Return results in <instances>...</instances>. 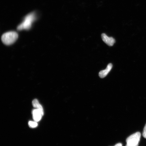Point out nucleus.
Instances as JSON below:
<instances>
[{
  "label": "nucleus",
  "instance_id": "obj_1",
  "mask_svg": "<svg viewBox=\"0 0 146 146\" xmlns=\"http://www.w3.org/2000/svg\"><path fill=\"white\" fill-rule=\"evenodd\" d=\"M36 16L35 14L32 13L29 14L25 17L23 22L17 27V30H29L32 27V23L35 21Z\"/></svg>",
  "mask_w": 146,
  "mask_h": 146
},
{
  "label": "nucleus",
  "instance_id": "obj_2",
  "mask_svg": "<svg viewBox=\"0 0 146 146\" xmlns=\"http://www.w3.org/2000/svg\"><path fill=\"white\" fill-rule=\"evenodd\" d=\"M18 37L17 33L15 32L11 31L5 33L1 36V40L5 44L11 45L17 40Z\"/></svg>",
  "mask_w": 146,
  "mask_h": 146
},
{
  "label": "nucleus",
  "instance_id": "obj_3",
  "mask_svg": "<svg viewBox=\"0 0 146 146\" xmlns=\"http://www.w3.org/2000/svg\"><path fill=\"white\" fill-rule=\"evenodd\" d=\"M141 137L139 132L134 133L127 138L126 146H138Z\"/></svg>",
  "mask_w": 146,
  "mask_h": 146
},
{
  "label": "nucleus",
  "instance_id": "obj_4",
  "mask_svg": "<svg viewBox=\"0 0 146 146\" xmlns=\"http://www.w3.org/2000/svg\"><path fill=\"white\" fill-rule=\"evenodd\" d=\"M102 38L103 41L109 46H112L115 42V40L114 38L109 37L104 33L102 34Z\"/></svg>",
  "mask_w": 146,
  "mask_h": 146
},
{
  "label": "nucleus",
  "instance_id": "obj_5",
  "mask_svg": "<svg viewBox=\"0 0 146 146\" xmlns=\"http://www.w3.org/2000/svg\"><path fill=\"white\" fill-rule=\"evenodd\" d=\"M33 118L35 121L38 122L41 119L42 116L43 115L44 112L37 109L33 110L32 112Z\"/></svg>",
  "mask_w": 146,
  "mask_h": 146
},
{
  "label": "nucleus",
  "instance_id": "obj_6",
  "mask_svg": "<svg viewBox=\"0 0 146 146\" xmlns=\"http://www.w3.org/2000/svg\"><path fill=\"white\" fill-rule=\"evenodd\" d=\"M113 65L112 64L110 63L107 65L106 68L105 70L100 71L99 73V76L100 78H104L106 77L110 72L112 68Z\"/></svg>",
  "mask_w": 146,
  "mask_h": 146
},
{
  "label": "nucleus",
  "instance_id": "obj_7",
  "mask_svg": "<svg viewBox=\"0 0 146 146\" xmlns=\"http://www.w3.org/2000/svg\"><path fill=\"white\" fill-rule=\"evenodd\" d=\"M32 105L35 108L41 111L42 112H44L42 107L40 104L39 101H38L37 99H34L33 100L32 102Z\"/></svg>",
  "mask_w": 146,
  "mask_h": 146
},
{
  "label": "nucleus",
  "instance_id": "obj_8",
  "mask_svg": "<svg viewBox=\"0 0 146 146\" xmlns=\"http://www.w3.org/2000/svg\"><path fill=\"white\" fill-rule=\"evenodd\" d=\"M29 125L31 127L35 128L38 126V123L36 121H30L29 122Z\"/></svg>",
  "mask_w": 146,
  "mask_h": 146
},
{
  "label": "nucleus",
  "instance_id": "obj_9",
  "mask_svg": "<svg viewBox=\"0 0 146 146\" xmlns=\"http://www.w3.org/2000/svg\"><path fill=\"white\" fill-rule=\"evenodd\" d=\"M143 136L144 138H146V124L143 129Z\"/></svg>",
  "mask_w": 146,
  "mask_h": 146
},
{
  "label": "nucleus",
  "instance_id": "obj_10",
  "mask_svg": "<svg viewBox=\"0 0 146 146\" xmlns=\"http://www.w3.org/2000/svg\"><path fill=\"white\" fill-rule=\"evenodd\" d=\"M114 146H123V145H122V144L121 143H118L116 144V145H115Z\"/></svg>",
  "mask_w": 146,
  "mask_h": 146
}]
</instances>
